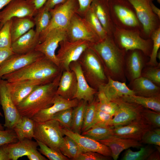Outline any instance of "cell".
I'll return each instance as SVG.
<instances>
[{
	"label": "cell",
	"instance_id": "cell-1",
	"mask_svg": "<svg viewBox=\"0 0 160 160\" xmlns=\"http://www.w3.org/2000/svg\"><path fill=\"white\" fill-rule=\"evenodd\" d=\"M91 47L100 59L105 73L113 79L126 82L125 73L126 52L119 48L112 36L92 44Z\"/></svg>",
	"mask_w": 160,
	"mask_h": 160
},
{
	"label": "cell",
	"instance_id": "cell-2",
	"mask_svg": "<svg viewBox=\"0 0 160 160\" xmlns=\"http://www.w3.org/2000/svg\"><path fill=\"white\" fill-rule=\"evenodd\" d=\"M62 71L60 67L44 56L19 70L3 76L1 79L9 82L31 80L43 85L53 81Z\"/></svg>",
	"mask_w": 160,
	"mask_h": 160
},
{
	"label": "cell",
	"instance_id": "cell-3",
	"mask_svg": "<svg viewBox=\"0 0 160 160\" xmlns=\"http://www.w3.org/2000/svg\"><path fill=\"white\" fill-rule=\"evenodd\" d=\"M62 72L52 82L38 86L16 106L21 116L31 118L39 111L52 105Z\"/></svg>",
	"mask_w": 160,
	"mask_h": 160
},
{
	"label": "cell",
	"instance_id": "cell-4",
	"mask_svg": "<svg viewBox=\"0 0 160 160\" xmlns=\"http://www.w3.org/2000/svg\"><path fill=\"white\" fill-rule=\"evenodd\" d=\"M78 61L91 87L98 90L101 86L107 82L108 76L101 61L91 46L84 51Z\"/></svg>",
	"mask_w": 160,
	"mask_h": 160
},
{
	"label": "cell",
	"instance_id": "cell-5",
	"mask_svg": "<svg viewBox=\"0 0 160 160\" xmlns=\"http://www.w3.org/2000/svg\"><path fill=\"white\" fill-rule=\"evenodd\" d=\"M112 37L117 46L126 52L138 49L149 57L152 51V41L140 36V31L126 29L115 26Z\"/></svg>",
	"mask_w": 160,
	"mask_h": 160
},
{
	"label": "cell",
	"instance_id": "cell-6",
	"mask_svg": "<svg viewBox=\"0 0 160 160\" xmlns=\"http://www.w3.org/2000/svg\"><path fill=\"white\" fill-rule=\"evenodd\" d=\"M108 1L111 19L115 26L140 31L141 25L133 7L128 0H109Z\"/></svg>",
	"mask_w": 160,
	"mask_h": 160
},
{
	"label": "cell",
	"instance_id": "cell-7",
	"mask_svg": "<svg viewBox=\"0 0 160 160\" xmlns=\"http://www.w3.org/2000/svg\"><path fill=\"white\" fill-rule=\"evenodd\" d=\"M79 8L78 0H67L65 3L58 4L49 10L51 19L47 27L39 36L40 43L50 31L56 29H66L74 15Z\"/></svg>",
	"mask_w": 160,
	"mask_h": 160
},
{
	"label": "cell",
	"instance_id": "cell-8",
	"mask_svg": "<svg viewBox=\"0 0 160 160\" xmlns=\"http://www.w3.org/2000/svg\"><path fill=\"white\" fill-rule=\"evenodd\" d=\"M63 127L57 121H35L33 137L48 146L59 150L63 141Z\"/></svg>",
	"mask_w": 160,
	"mask_h": 160
},
{
	"label": "cell",
	"instance_id": "cell-9",
	"mask_svg": "<svg viewBox=\"0 0 160 160\" xmlns=\"http://www.w3.org/2000/svg\"><path fill=\"white\" fill-rule=\"evenodd\" d=\"M92 44L85 40L71 41L67 39L60 42L56 57L62 71L70 70V64L78 61L84 51Z\"/></svg>",
	"mask_w": 160,
	"mask_h": 160
},
{
	"label": "cell",
	"instance_id": "cell-10",
	"mask_svg": "<svg viewBox=\"0 0 160 160\" xmlns=\"http://www.w3.org/2000/svg\"><path fill=\"white\" fill-rule=\"evenodd\" d=\"M66 31L67 39L71 41L85 40L92 44L101 40L84 18L77 13L72 17Z\"/></svg>",
	"mask_w": 160,
	"mask_h": 160
},
{
	"label": "cell",
	"instance_id": "cell-11",
	"mask_svg": "<svg viewBox=\"0 0 160 160\" xmlns=\"http://www.w3.org/2000/svg\"><path fill=\"white\" fill-rule=\"evenodd\" d=\"M127 0L133 7L143 32L150 38L152 33L160 27L159 19L151 9L150 3L153 0Z\"/></svg>",
	"mask_w": 160,
	"mask_h": 160
},
{
	"label": "cell",
	"instance_id": "cell-12",
	"mask_svg": "<svg viewBox=\"0 0 160 160\" xmlns=\"http://www.w3.org/2000/svg\"><path fill=\"white\" fill-rule=\"evenodd\" d=\"M113 102L116 103L118 106L110 123V126L113 128L127 125L142 116L144 108L141 105L124 101L121 99Z\"/></svg>",
	"mask_w": 160,
	"mask_h": 160
},
{
	"label": "cell",
	"instance_id": "cell-13",
	"mask_svg": "<svg viewBox=\"0 0 160 160\" xmlns=\"http://www.w3.org/2000/svg\"><path fill=\"white\" fill-rule=\"evenodd\" d=\"M37 11L33 4L28 0H12L0 11V29L13 17H34Z\"/></svg>",
	"mask_w": 160,
	"mask_h": 160
},
{
	"label": "cell",
	"instance_id": "cell-14",
	"mask_svg": "<svg viewBox=\"0 0 160 160\" xmlns=\"http://www.w3.org/2000/svg\"><path fill=\"white\" fill-rule=\"evenodd\" d=\"M67 39L66 29L53 30L46 35L43 41L38 45L35 50L42 53L47 58L60 67L55 51L60 42Z\"/></svg>",
	"mask_w": 160,
	"mask_h": 160
},
{
	"label": "cell",
	"instance_id": "cell-15",
	"mask_svg": "<svg viewBox=\"0 0 160 160\" xmlns=\"http://www.w3.org/2000/svg\"><path fill=\"white\" fill-rule=\"evenodd\" d=\"M44 56L42 53L36 50L25 54H13L0 65V79L3 76L19 70Z\"/></svg>",
	"mask_w": 160,
	"mask_h": 160
},
{
	"label": "cell",
	"instance_id": "cell-16",
	"mask_svg": "<svg viewBox=\"0 0 160 160\" xmlns=\"http://www.w3.org/2000/svg\"><path fill=\"white\" fill-rule=\"evenodd\" d=\"M0 100L5 117L4 126L8 129H13L21 116L8 91L6 81L2 79H0Z\"/></svg>",
	"mask_w": 160,
	"mask_h": 160
},
{
	"label": "cell",
	"instance_id": "cell-17",
	"mask_svg": "<svg viewBox=\"0 0 160 160\" xmlns=\"http://www.w3.org/2000/svg\"><path fill=\"white\" fill-rule=\"evenodd\" d=\"M148 57L138 49L126 52L125 73L127 80L130 81L141 76L142 70L149 61Z\"/></svg>",
	"mask_w": 160,
	"mask_h": 160
},
{
	"label": "cell",
	"instance_id": "cell-18",
	"mask_svg": "<svg viewBox=\"0 0 160 160\" xmlns=\"http://www.w3.org/2000/svg\"><path fill=\"white\" fill-rule=\"evenodd\" d=\"M153 128L142 116L127 125L113 128V135L140 142L145 132Z\"/></svg>",
	"mask_w": 160,
	"mask_h": 160
},
{
	"label": "cell",
	"instance_id": "cell-19",
	"mask_svg": "<svg viewBox=\"0 0 160 160\" xmlns=\"http://www.w3.org/2000/svg\"><path fill=\"white\" fill-rule=\"evenodd\" d=\"M69 68L70 70L74 72L77 79V89L74 99H76L79 101L83 100L88 103H92L98 90L91 87L88 83L78 60L71 63Z\"/></svg>",
	"mask_w": 160,
	"mask_h": 160
},
{
	"label": "cell",
	"instance_id": "cell-20",
	"mask_svg": "<svg viewBox=\"0 0 160 160\" xmlns=\"http://www.w3.org/2000/svg\"><path fill=\"white\" fill-rule=\"evenodd\" d=\"M63 132L64 135L70 137L76 141L81 153L93 151L106 156H111V151L109 148L99 141L63 127Z\"/></svg>",
	"mask_w": 160,
	"mask_h": 160
},
{
	"label": "cell",
	"instance_id": "cell-21",
	"mask_svg": "<svg viewBox=\"0 0 160 160\" xmlns=\"http://www.w3.org/2000/svg\"><path fill=\"white\" fill-rule=\"evenodd\" d=\"M79 102L76 98L68 100L56 94L51 106L39 111L31 119L36 122H43L51 119L53 116L57 112L75 107Z\"/></svg>",
	"mask_w": 160,
	"mask_h": 160
},
{
	"label": "cell",
	"instance_id": "cell-22",
	"mask_svg": "<svg viewBox=\"0 0 160 160\" xmlns=\"http://www.w3.org/2000/svg\"><path fill=\"white\" fill-rule=\"evenodd\" d=\"M6 81V84L14 104L16 106L27 97L39 83L31 80H22L13 82Z\"/></svg>",
	"mask_w": 160,
	"mask_h": 160
},
{
	"label": "cell",
	"instance_id": "cell-23",
	"mask_svg": "<svg viewBox=\"0 0 160 160\" xmlns=\"http://www.w3.org/2000/svg\"><path fill=\"white\" fill-rule=\"evenodd\" d=\"M108 78L107 82L101 86L98 91L103 92L110 100L113 101L124 97L135 95L126 82L114 80L109 76Z\"/></svg>",
	"mask_w": 160,
	"mask_h": 160
},
{
	"label": "cell",
	"instance_id": "cell-24",
	"mask_svg": "<svg viewBox=\"0 0 160 160\" xmlns=\"http://www.w3.org/2000/svg\"><path fill=\"white\" fill-rule=\"evenodd\" d=\"M90 7L108 35L112 36L115 26L111 19L108 1L94 0L91 4Z\"/></svg>",
	"mask_w": 160,
	"mask_h": 160
},
{
	"label": "cell",
	"instance_id": "cell-25",
	"mask_svg": "<svg viewBox=\"0 0 160 160\" xmlns=\"http://www.w3.org/2000/svg\"><path fill=\"white\" fill-rule=\"evenodd\" d=\"M98 141L109 148L111 151V157L114 160H117L121 153L124 150L131 147L140 148L142 146L140 141L113 135L107 139Z\"/></svg>",
	"mask_w": 160,
	"mask_h": 160
},
{
	"label": "cell",
	"instance_id": "cell-26",
	"mask_svg": "<svg viewBox=\"0 0 160 160\" xmlns=\"http://www.w3.org/2000/svg\"><path fill=\"white\" fill-rule=\"evenodd\" d=\"M77 89V81L74 72L71 70L63 71L56 94L63 98L71 100L74 99Z\"/></svg>",
	"mask_w": 160,
	"mask_h": 160
},
{
	"label": "cell",
	"instance_id": "cell-27",
	"mask_svg": "<svg viewBox=\"0 0 160 160\" xmlns=\"http://www.w3.org/2000/svg\"><path fill=\"white\" fill-rule=\"evenodd\" d=\"M40 43L39 37L32 28L12 42L11 49L15 54H25L35 51Z\"/></svg>",
	"mask_w": 160,
	"mask_h": 160
},
{
	"label": "cell",
	"instance_id": "cell-28",
	"mask_svg": "<svg viewBox=\"0 0 160 160\" xmlns=\"http://www.w3.org/2000/svg\"><path fill=\"white\" fill-rule=\"evenodd\" d=\"M127 86L137 95L149 97L160 95V87L142 76L129 81Z\"/></svg>",
	"mask_w": 160,
	"mask_h": 160
},
{
	"label": "cell",
	"instance_id": "cell-29",
	"mask_svg": "<svg viewBox=\"0 0 160 160\" xmlns=\"http://www.w3.org/2000/svg\"><path fill=\"white\" fill-rule=\"evenodd\" d=\"M6 145L10 160H17L20 157L27 156L38 146L36 141L28 139Z\"/></svg>",
	"mask_w": 160,
	"mask_h": 160
},
{
	"label": "cell",
	"instance_id": "cell-30",
	"mask_svg": "<svg viewBox=\"0 0 160 160\" xmlns=\"http://www.w3.org/2000/svg\"><path fill=\"white\" fill-rule=\"evenodd\" d=\"M12 19L11 33L12 42L35 26L33 17H14Z\"/></svg>",
	"mask_w": 160,
	"mask_h": 160
},
{
	"label": "cell",
	"instance_id": "cell-31",
	"mask_svg": "<svg viewBox=\"0 0 160 160\" xmlns=\"http://www.w3.org/2000/svg\"><path fill=\"white\" fill-rule=\"evenodd\" d=\"M35 121L31 118L21 116L13 128L19 141L33 137Z\"/></svg>",
	"mask_w": 160,
	"mask_h": 160
},
{
	"label": "cell",
	"instance_id": "cell-32",
	"mask_svg": "<svg viewBox=\"0 0 160 160\" xmlns=\"http://www.w3.org/2000/svg\"><path fill=\"white\" fill-rule=\"evenodd\" d=\"M121 99L124 101L135 103L144 108L160 112V95L146 97L133 95L123 97Z\"/></svg>",
	"mask_w": 160,
	"mask_h": 160
},
{
	"label": "cell",
	"instance_id": "cell-33",
	"mask_svg": "<svg viewBox=\"0 0 160 160\" xmlns=\"http://www.w3.org/2000/svg\"><path fill=\"white\" fill-rule=\"evenodd\" d=\"M88 103L87 102L81 100L78 105L73 108L71 130L72 132L81 134L85 110Z\"/></svg>",
	"mask_w": 160,
	"mask_h": 160
},
{
	"label": "cell",
	"instance_id": "cell-34",
	"mask_svg": "<svg viewBox=\"0 0 160 160\" xmlns=\"http://www.w3.org/2000/svg\"><path fill=\"white\" fill-rule=\"evenodd\" d=\"M59 150L61 153L68 158L76 160L81 153L76 141L70 137L65 135Z\"/></svg>",
	"mask_w": 160,
	"mask_h": 160
},
{
	"label": "cell",
	"instance_id": "cell-35",
	"mask_svg": "<svg viewBox=\"0 0 160 160\" xmlns=\"http://www.w3.org/2000/svg\"><path fill=\"white\" fill-rule=\"evenodd\" d=\"M113 128L108 125L95 126L82 132L81 135L98 141L112 136Z\"/></svg>",
	"mask_w": 160,
	"mask_h": 160
},
{
	"label": "cell",
	"instance_id": "cell-36",
	"mask_svg": "<svg viewBox=\"0 0 160 160\" xmlns=\"http://www.w3.org/2000/svg\"><path fill=\"white\" fill-rule=\"evenodd\" d=\"M36 35L39 37L40 34L47 27L51 19V14L49 10L43 6L37 10L34 16Z\"/></svg>",
	"mask_w": 160,
	"mask_h": 160
},
{
	"label": "cell",
	"instance_id": "cell-37",
	"mask_svg": "<svg viewBox=\"0 0 160 160\" xmlns=\"http://www.w3.org/2000/svg\"><path fill=\"white\" fill-rule=\"evenodd\" d=\"M96 110L107 113L113 117L118 108L117 104L110 100L102 92L98 91Z\"/></svg>",
	"mask_w": 160,
	"mask_h": 160
},
{
	"label": "cell",
	"instance_id": "cell-38",
	"mask_svg": "<svg viewBox=\"0 0 160 160\" xmlns=\"http://www.w3.org/2000/svg\"><path fill=\"white\" fill-rule=\"evenodd\" d=\"M101 40L108 36L92 9L90 7L84 17Z\"/></svg>",
	"mask_w": 160,
	"mask_h": 160
},
{
	"label": "cell",
	"instance_id": "cell-39",
	"mask_svg": "<svg viewBox=\"0 0 160 160\" xmlns=\"http://www.w3.org/2000/svg\"><path fill=\"white\" fill-rule=\"evenodd\" d=\"M124 153L122 160H147L150 155L155 150L151 147L147 146L140 147L139 151H134L129 148L127 149Z\"/></svg>",
	"mask_w": 160,
	"mask_h": 160
},
{
	"label": "cell",
	"instance_id": "cell-40",
	"mask_svg": "<svg viewBox=\"0 0 160 160\" xmlns=\"http://www.w3.org/2000/svg\"><path fill=\"white\" fill-rule=\"evenodd\" d=\"M150 38L152 41V47L147 65L156 66L160 63L157 60V55L160 47V27L152 33Z\"/></svg>",
	"mask_w": 160,
	"mask_h": 160
},
{
	"label": "cell",
	"instance_id": "cell-41",
	"mask_svg": "<svg viewBox=\"0 0 160 160\" xmlns=\"http://www.w3.org/2000/svg\"><path fill=\"white\" fill-rule=\"evenodd\" d=\"M97 99L95 97L93 101L88 103L85 110L81 132L89 129L93 123L96 112Z\"/></svg>",
	"mask_w": 160,
	"mask_h": 160
},
{
	"label": "cell",
	"instance_id": "cell-42",
	"mask_svg": "<svg viewBox=\"0 0 160 160\" xmlns=\"http://www.w3.org/2000/svg\"><path fill=\"white\" fill-rule=\"evenodd\" d=\"M39 148L38 150L50 160H68V158L63 155L60 151L49 147L38 140H36Z\"/></svg>",
	"mask_w": 160,
	"mask_h": 160
},
{
	"label": "cell",
	"instance_id": "cell-43",
	"mask_svg": "<svg viewBox=\"0 0 160 160\" xmlns=\"http://www.w3.org/2000/svg\"><path fill=\"white\" fill-rule=\"evenodd\" d=\"M73 108L60 111L52 117L51 119L57 121L63 127L71 130Z\"/></svg>",
	"mask_w": 160,
	"mask_h": 160
},
{
	"label": "cell",
	"instance_id": "cell-44",
	"mask_svg": "<svg viewBox=\"0 0 160 160\" xmlns=\"http://www.w3.org/2000/svg\"><path fill=\"white\" fill-rule=\"evenodd\" d=\"M141 76L148 79L160 87V63L156 66L146 65L142 70Z\"/></svg>",
	"mask_w": 160,
	"mask_h": 160
},
{
	"label": "cell",
	"instance_id": "cell-45",
	"mask_svg": "<svg viewBox=\"0 0 160 160\" xmlns=\"http://www.w3.org/2000/svg\"><path fill=\"white\" fill-rule=\"evenodd\" d=\"M12 19L6 22L0 29V48H11V33Z\"/></svg>",
	"mask_w": 160,
	"mask_h": 160
},
{
	"label": "cell",
	"instance_id": "cell-46",
	"mask_svg": "<svg viewBox=\"0 0 160 160\" xmlns=\"http://www.w3.org/2000/svg\"><path fill=\"white\" fill-rule=\"evenodd\" d=\"M140 142L160 146V128H153L147 131L143 135Z\"/></svg>",
	"mask_w": 160,
	"mask_h": 160
},
{
	"label": "cell",
	"instance_id": "cell-47",
	"mask_svg": "<svg viewBox=\"0 0 160 160\" xmlns=\"http://www.w3.org/2000/svg\"><path fill=\"white\" fill-rule=\"evenodd\" d=\"M142 116L153 128L160 127V112L144 108Z\"/></svg>",
	"mask_w": 160,
	"mask_h": 160
},
{
	"label": "cell",
	"instance_id": "cell-48",
	"mask_svg": "<svg viewBox=\"0 0 160 160\" xmlns=\"http://www.w3.org/2000/svg\"><path fill=\"white\" fill-rule=\"evenodd\" d=\"M113 117L107 113L96 110L95 120L89 128L97 126H110Z\"/></svg>",
	"mask_w": 160,
	"mask_h": 160
},
{
	"label": "cell",
	"instance_id": "cell-49",
	"mask_svg": "<svg viewBox=\"0 0 160 160\" xmlns=\"http://www.w3.org/2000/svg\"><path fill=\"white\" fill-rule=\"evenodd\" d=\"M17 137L13 129H0V146L18 141Z\"/></svg>",
	"mask_w": 160,
	"mask_h": 160
},
{
	"label": "cell",
	"instance_id": "cell-50",
	"mask_svg": "<svg viewBox=\"0 0 160 160\" xmlns=\"http://www.w3.org/2000/svg\"><path fill=\"white\" fill-rule=\"evenodd\" d=\"M110 157L97 152L88 151L81 153L76 160H108Z\"/></svg>",
	"mask_w": 160,
	"mask_h": 160
},
{
	"label": "cell",
	"instance_id": "cell-51",
	"mask_svg": "<svg viewBox=\"0 0 160 160\" xmlns=\"http://www.w3.org/2000/svg\"><path fill=\"white\" fill-rule=\"evenodd\" d=\"M94 0H78L79 8L77 12L81 16L84 17L89 9L92 2Z\"/></svg>",
	"mask_w": 160,
	"mask_h": 160
},
{
	"label": "cell",
	"instance_id": "cell-52",
	"mask_svg": "<svg viewBox=\"0 0 160 160\" xmlns=\"http://www.w3.org/2000/svg\"><path fill=\"white\" fill-rule=\"evenodd\" d=\"M14 53L11 48H0V65L8 57Z\"/></svg>",
	"mask_w": 160,
	"mask_h": 160
},
{
	"label": "cell",
	"instance_id": "cell-53",
	"mask_svg": "<svg viewBox=\"0 0 160 160\" xmlns=\"http://www.w3.org/2000/svg\"><path fill=\"white\" fill-rule=\"evenodd\" d=\"M38 150V149H34L30 152L26 156L30 160H47Z\"/></svg>",
	"mask_w": 160,
	"mask_h": 160
},
{
	"label": "cell",
	"instance_id": "cell-54",
	"mask_svg": "<svg viewBox=\"0 0 160 160\" xmlns=\"http://www.w3.org/2000/svg\"><path fill=\"white\" fill-rule=\"evenodd\" d=\"M67 0H47L44 6L47 9L49 10L56 5L63 3Z\"/></svg>",
	"mask_w": 160,
	"mask_h": 160
},
{
	"label": "cell",
	"instance_id": "cell-55",
	"mask_svg": "<svg viewBox=\"0 0 160 160\" xmlns=\"http://www.w3.org/2000/svg\"><path fill=\"white\" fill-rule=\"evenodd\" d=\"M6 144L0 146V160H10Z\"/></svg>",
	"mask_w": 160,
	"mask_h": 160
},
{
	"label": "cell",
	"instance_id": "cell-56",
	"mask_svg": "<svg viewBox=\"0 0 160 160\" xmlns=\"http://www.w3.org/2000/svg\"><path fill=\"white\" fill-rule=\"evenodd\" d=\"M33 4L36 9L38 10L44 5L47 0H28Z\"/></svg>",
	"mask_w": 160,
	"mask_h": 160
},
{
	"label": "cell",
	"instance_id": "cell-57",
	"mask_svg": "<svg viewBox=\"0 0 160 160\" xmlns=\"http://www.w3.org/2000/svg\"><path fill=\"white\" fill-rule=\"evenodd\" d=\"M160 151L157 150L153 151L147 159V160H159Z\"/></svg>",
	"mask_w": 160,
	"mask_h": 160
},
{
	"label": "cell",
	"instance_id": "cell-58",
	"mask_svg": "<svg viewBox=\"0 0 160 160\" xmlns=\"http://www.w3.org/2000/svg\"><path fill=\"white\" fill-rule=\"evenodd\" d=\"M151 9L153 12L159 18H160V9L156 7L151 1L150 3Z\"/></svg>",
	"mask_w": 160,
	"mask_h": 160
},
{
	"label": "cell",
	"instance_id": "cell-59",
	"mask_svg": "<svg viewBox=\"0 0 160 160\" xmlns=\"http://www.w3.org/2000/svg\"><path fill=\"white\" fill-rule=\"evenodd\" d=\"M12 0H0V10L7 6Z\"/></svg>",
	"mask_w": 160,
	"mask_h": 160
},
{
	"label": "cell",
	"instance_id": "cell-60",
	"mask_svg": "<svg viewBox=\"0 0 160 160\" xmlns=\"http://www.w3.org/2000/svg\"><path fill=\"white\" fill-rule=\"evenodd\" d=\"M158 58L160 60V51H159L157 55V58Z\"/></svg>",
	"mask_w": 160,
	"mask_h": 160
},
{
	"label": "cell",
	"instance_id": "cell-61",
	"mask_svg": "<svg viewBox=\"0 0 160 160\" xmlns=\"http://www.w3.org/2000/svg\"><path fill=\"white\" fill-rule=\"evenodd\" d=\"M0 129L1 130H4V127L2 126V124L0 123Z\"/></svg>",
	"mask_w": 160,
	"mask_h": 160
},
{
	"label": "cell",
	"instance_id": "cell-62",
	"mask_svg": "<svg viewBox=\"0 0 160 160\" xmlns=\"http://www.w3.org/2000/svg\"><path fill=\"white\" fill-rule=\"evenodd\" d=\"M0 116H1V117L3 116V115L1 113V112H0Z\"/></svg>",
	"mask_w": 160,
	"mask_h": 160
},
{
	"label": "cell",
	"instance_id": "cell-63",
	"mask_svg": "<svg viewBox=\"0 0 160 160\" xmlns=\"http://www.w3.org/2000/svg\"><path fill=\"white\" fill-rule=\"evenodd\" d=\"M157 1L158 2V3L160 4V0H157Z\"/></svg>",
	"mask_w": 160,
	"mask_h": 160
},
{
	"label": "cell",
	"instance_id": "cell-64",
	"mask_svg": "<svg viewBox=\"0 0 160 160\" xmlns=\"http://www.w3.org/2000/svg\"><path fill=\"white\" fill-rule=\"evenodd\" d=\"M107 0L108 1H109V0Z\"/></svg>",
	"mask_w": 160,
	"mask_h": 160
}]
</instances>
